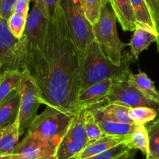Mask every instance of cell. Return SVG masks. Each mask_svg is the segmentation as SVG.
I'll list each match as a JSON object with an SVG mask.
<instances>
[{
  "mask_svg": "<svg viewBox=\"0 0 159 159\" xmlns=\"http://www.w3.org/2000/svg\"><path fill=\"white\" fill-rule=\"evenodd\" d=\"M24 70L39 88L42 105L71 116L79 110L80 56L59 4L50 17L42 39L26 45Z\"/></svg>",
  "mask_w": 159,
  "mask_h": 159,
  "instance_id": "obj_1",
  "label": "cell"
},
{
  "mask_svg": "<svg viewBox=\"0 0 159 159\" xmlns=\"http://www.w3.org/2000/svg\"><path fill=\"white\" fill-rule=\"evenodd\" d=\"M136 59L131 54L123 55L122 63L116 66L105 56L95 40H93L80 59L81 90L108 79L116 80L130 73L129 66Z\"/></svg>",
  "mask_w": 159,
  "mask_h": 159,
  "instance_id": "obj_2",
  "label": "cell"
},
{
  "mask_svg": "<svg viewBox=\"0 0 159 159\" xmlns=\"http://www.w3.org/2000/svg\"><path fill=\"white\" fill-rule=\"evenodd\" d=\"M116 18L109 2L102 6L98 21L92 26L94 40L105 56L116 66H120L123 49L126 44L119 39L116 29Z\"/></svg>",
  "mask_w": 159,
  "mask_h": 159,
  "instance_id": "obj_3",
  "label": "cell"
},
{
  "mask_svg": "<svg viewBox=\"0 0 159 159\" xmlns=\"http://www.w3.org/2000/svg\"><path fill=\"white\" fill-rule=\"evenodd\" d=\"M71 115L46 106L45 111L37 115L27 129V134L50 142L57 148L65 136L71 120Z\"/></svg>",
  "mask_w": 159,
  "mask_h": 159,
  "instance_id": "obj_4",
  "label": "cell"
},
{
  "mask_svg": "<svg viewBox=\"0 0 159 159\" xmlns=\"http://www.w3.org/2000/svg\"><path fill=\"white\" fill-rule=\"evenodd\" d=\"M59 5L81 59L88 45L94 40L92 26L85 17L77 0H61Z\"/></svg>",
  "mask_w": 159,
  "mask_h": 159,
  "instance_id": "obj_5",
  "label": "cell"
},
{
  "mask_svg": "<svg viewBox=\"0 0 159 159\" xmlns=\"http://www.w3.org/2000/svg\"><path fill=\"white\" fill-rule=\"evenodd\" d=\"M26 45L25 37L15 38L9 30L7 20L0 17V67L2 71H24Z\"/></svg>",
  "mask_w": 159,
  "mask_h": 159,
  "instance_id": "obj_6",
  "label": "cell"
},
{
  "mask_svg": "<svg viewBox=\"0 0 159 159\" xmlns=\"http://www.w3.org/2000/svg\"><path fill=\"white\" fill-rule=\"evenodd\" d=\"M16 90L20 96L17 124L20 133L22 134L36 117L38 108L42 105V96L36 83L26 70L23 71L22 77Z\"/></svg>",
  "mask_w": 159,
  "mask_h": 159,
  "instance_id": "obj_7",
  "label": "cell"
},
{
  "mask_svg": "<svg viewBox=\"0 0 159 159\" xmlns=\"http://www.w3.org/2000/svg\"><path fill=\"white\" fill-rule=\"evenodd\" d=\"M130 73L123 77L113 80L112 85L102 105L110 103L117 104L130 108L148 107L154 108L159 114V104L145 97L130 83L128 78Z\"/></svg>",
  "mask_w": 159,
  "mask_h": 159,
  "instance_id": "obj_8",
  "label": "cell"
},
{
  "mask_svg": "<svg viewBox=\"0 0 159 159\" xmlns=\"http://www.w3.org/2000/svg\"><path fill=\"white\" fill-rule=\"evenodd\" d=\"M50 17L51 16L47 12L43 0H34L31 10L27 16L24 33L27 45L36 44L42 39Z\"/></svg>",
  "mask_w": 159,
  "mask_h": 159,
  "instance_id": "obj_9",
  "label": "cell"
},
{
  "mask_svg": "<svg viewBox=\"0 0 159 159\" xmlns=\"http://www.w3.org/2000/svg\"><path fill=\"white\" fill-rule=\"evenodd\" d=\"M56 147L47 140L26 134L15 147L11 159H38L55 156Z\"/></svg>",
  "mask_w": 159,
  "mask_h": 159,
  "instance_id": "obj_10",
  "label": "cell"
},
{
  "mask_svg": "<svg viewBox=\"0 0 159 159\" xmlns=\"http://www.w3.org/2000/svg\"><path fill=\"white\" fill-rule=\"evenodd\" d=\"M112 83L113 80L108 79L81 90L77 98L78 108L80 109L82 107L89 108L96 105H102Z\"/></svg>",
  "mask_w": 159,
  "mask_h": 159,
  "instance_id": "obj_11",
  "label": "cell"
},
{
  "mask_svg": "<svg viewBox=\"0 0 159 159\" xmlns=\"http://www.w3.org/2000/svg\"><path fill=\"white\" fill-rule=\"evenodd\" d=\"M20 96L16 90L13 91L0 104V131L14 124L19 115Z\"/></svg>",
  "mask_w": 159,
  "mask_h": 159,
  "instance_id": "obj_12",
  "label": "cell"
},
{
  "mask_svg": "<svg viewBox=\"0 0 159 159\" xmlns=\"http://www.w3.org/2000/svg\"><path fill=\"white\" fill-rule=\"evenodd\" d=\"M122 29L134 31L137 27L130 0H108Z\"/></svg>",
  "mask_w": 159,
  "mask_h": 159,
  "instance_id": "obj_13",
  "label": "cell"
},
{
  "mask_svg": "<svg viewBox=\"0 0 159 159\" xmlns=\"http://www.w3.org/2000/svg\"><path fill=\"white\" fill-rule=\"evenodd\" d=\"M94 115H98L105 119L121 123L135 125L129 117L131 108L117 104H105L89 108Z\"/></svg>",
  "mask_w": 159,
  "mask_h": 159,
  "instance_id": "obj_14",
  "label": "cell"
},
{
  "mask_svg": "<svg viewBox=\"0 0 159 159\" xmlns=\"http://www.w3.org/2000/svg\"><path fill=\"white\" fill-rule=\"evenodd\" d=\"M128 137H112V136H103L98 140L88 144L74 159H87L97 155L116 145L126 143Z\"/></svg>",
  "mask_w": 159,
  "mask_h": 159,
  "instance_id": "obj_15",
  "label": "cell"
},
{
  "mask_svg": "<svg viewBox=\"0 0 159 159\" xmlns=\"http://www.w3.org/2000/svg\"><path fill=\"white\" fill-rule=\"evenodd\" d=\"M88 108L82 107L71 118L64 137L77 142H88L85 128V116Z\"/></svg>",
  "mask_w": 159,
  "mask_h": 159,
  "instance_id": "obj_16",
  "label": "cell"
},
{
  "mask_svg": "<svg viewBox=\"0 0 159 159\" xmlns=\"http://www.w3.org/2000/svg\"><path fill=\"white\" fill-rule=\"evenodd\" d=\"M153 42H157V35L141 27H137L129 44L130 46L131 55L136 61L138 59L140 52L147 49Z\"/></svg>",
  "mask_w": 159,
  "mask_h": 159,
  "instance_id": "obj_17",
  "label": "cell"
},
{
  "mask_svg": "<svg viewBox=\"0 0 159 159\" xmlns=\"http://www.w3.org/2000/svg\"><path fill=\"white\" fill-rule=\"evenodd\" d=\"M94 116L100 126L103 136L126 137L132 134L135 129L136 125L111 121L98 115H94Z\"/></svg>",
  "mask_w": 159,
  "mask_h": 159,
  "instance_id": "obj_18",
  "label": "cell"
},
{
  "mask_svg": "<svg viewBox=\"0 0 159 159\" xmlns=\"http://www.w3.org/2000/svg\"><path fill=\"white\" fill-rule=\"evenodd\" d=\"M129 80L145 97L159 104V91L156 89L154 82L143 72L140 71L137 74L131 72L129 75Z\"/></svg>",
  "mask_w": 159,
  "mask_h": 159,
  "instance_id": "obj_19",
  "label": "cell"
},
{
  "mask_svg": "<svg viewBox=\"0 0 159 159\" xmlns=\"http://www.w3.org/2000/svg\"><path fill=\"white\" fill-rule=\"evenodd\" d=\"M137 27L145 29L157 36L154 21L145 0H130Z\"/></svg>",
  "mask_w": 159,
  "mask_h": 159,
  "instance_id": "obj_20",
  "label": "cell"
},
{
  "mask_svg": "<svg viewBox=\"0 0 159 159\" xmlns=\"http://www.w3.org/2000/svg\"><path fill=\"white\" fill-rule=\"evenodd\" d=\"M126 144L130 150H139L146 157L149 155V137L145 125H136L133 134L128 137Z\"/></svg>",
  "mask_w": 159,
  "mask_h": 159,
  "instance_id": "obj_21",
  "label": "cell"
},
{
  "mask_svg": "<svg viewBox=\"0 0 159 159\" xmlns=\"http://www.w3.org/2000/svg\"><path fill=\"white\" fill-rule=\"evenodd\" d=\"M22 75L20 70H7L0 75V104L16 89Z\"/></svg>",
  "mask_w": 159,
  "mask_h": 159,
  "instance_id": "obj_22",
  "label": "cell"
},
{
  "mask_svg": "<svg viewBox=\"0 0 159 159\" xmlns=\"http://www.w3.org/2000/svg\"><path fill=\"white\" fill-rule=\"evenodd\" d=\"M89 143L77 142L63 137L56 148L55 157L56 159H74Z\"/></svg>",
  "mask_w": 159,
  "mask_h": 159,
  "instance_id": "obj_23",
  "label": "cell"
},
{
  "mask_svg": "<svg viewBox=\"0 0 159 159\" xmlns=\"http://www.w3.org/2000/svg\"><path fill=\"white\" fill-rule=\"evenodd\" d=\"M20 135L16 120L14 124L6 129L0 138V155L11 154L15 147L19 143L18 141Z\"/></svg>",
  "mask_w": 159,
  "mask_h": 159,
  "instance_id": "obj_24",
  "label": "cell"
},
{
  "mask_svg": "<svg viewBox=\"0 0 159 159\" xmlns=\"http://www.w3.org/2000/svg\"><path fill=\"white\" fill-rule=\"evenodd\" d=\"M85 17L91 26L94 25L100 17L102 7V0H77Z\"/></svg>",
  "mask_w": 159,
  "mask_h": 159,
  "instance_id": "obj_25",
  "label": "cell"
},
{
  "mask_svg": "<svg viewBox=\"0 0 159 159\" xmlns=\"http://www.w3.org/2000/svg\"><path fill=\"white\" fill-rule=\"evenodd\" d=\"M158 115L156 110L148 107H137L129 111V117L135 125H146L154 121Z\"/></svg>",
  "mask_w": 159,
  "mask_h": 159,
  "instance_id": "obj_26",
  "label": "cell"
},
{
  "mask_svg": "<svg viewBox=\"0 0 159 159\" xmlns=\"http://www.w3.org/2000/svg\"><path fill=\"white\" fill-rule=\"evenodd\" d=\"M85 128H86V134L89 144L103 137L95 116L89 108L87 109L86 116H85Z\"/></svg>",
  "mask_w": 159,
  "mask_h": 159,
  "instance_id": "obj_27",
  "label": "cell"
},
{
  "mask_svg": "<svg viewBox=\"0 0 159 159\" xmlns=\"http://www.w3.org/2000/svg\"><path fill=\"white\" fill-rule=\"evenodd\" d=\"M147 129L149 137V155L159 156V115Z\"/></svg>",
  "mask_w": 159,
  "mask_h": 159,
  "instance_id": "obj_28",
  "label": "cell"
},
{
  "mask_svg": "<svg viewBox=\"0 0 159 159\" xmlns=\"http://www.w3.org/2000/svg\"><path fill=\"white\" fill-rule=\"evenodd\" d=\"M27 19L20 15L12 13L7 20V25L12 34L17 39H21L25 30Z\"/></svg>",
  "mask_w": 159,
  "mask_h": 159,
  "instance_id": "obj_29",
  "label": "cell"
},
{
  "mask_svg": "<svg viewBox=\"0 0 159 159\" xmlns=\"http://www.w3.org/2000/svg\"><path fill=\"white\" fill-rule=\"evenodd\" d=\"M128 151H130L129 147L126 144V143H123L87 159H116Z\"/></svg>",
  "mask_w": 159,
  "mask_h": 159,
  "instance_id": "obj_30",
  "label": "cell"
},
{
  "mask_svg": "<svg viewBox=\"0 0 159 159\" xmlns=\"http://www.w3.org/2000/svg\"><path fill=\"white\" fill-rule=\"evenodd\" d=\"M145 2L152 16L154 27L157 34V42L156 45L157 52H159V0H145Z\"/></svg>",
  "mask_w": 159,
  "mask_h": 159,
  "instance_id": "obj_31",
  "label": "cell"
},
{
  "mask_svg": "<svg viewBox=\"0 0 159 159\" xmlns=\"http://www.w3.org/2000/svg\"><path fill=\"white\" fill-rule=\"evenodd\" d=\"M30 0H16L13 8V13L20 15L27 19L30 10Z\"/></svg>",
  "mask_w": 159,
  "mask_h": 159,
  "instance_id": "obj_32",
  "label": "cell"
},
{
  "mask_svg": "<svg viewBox=\"0 0 159 159\" xmlns=\"http://www.w3.org/2000/svg\"><path fill=\"white\" fill-rule=\"evenodd\" d=\"M16 0H0V17L8 20L13 13V8Z\"/></svg>",
  "mask_w": 159,
  "mask_h": 159,
  "instance_id": "obj_33",
  "label": "cell"
},
{
  "mask_svg": "<svg viewBox=\"0 0 159 159\" xmlns=\"http://www.w3.org/2000/svg\"><path fill=\"white\" fill-rule=\"evenodd\" d=\"M61 0H43V2L45 4V7L46 8L47 12L48 13V14L50 15V16H52L53 13H54L55 10H56V7H58V5L59 4Z\"/></svg>",
  "mask_w": 159,
  "mask_h": 159,
  "instance_id": "obj_34",
  "label": "cell"
},
{
  "mask_svg": "<svg viewBox=\"0 0 159 159\" xmlns=\"http://www.w3.org/2000/svg\"><path fill=\"white\" fill-rule=\"evenodd\" d=\"M129 157V151H126V152L123 153V154H121L120 156L117 157L116 159H128Z\"/></svg>",
  "mask_w": 159,
  "mask_h": 159,
  "instance_id": "obj_35",
  "label": "cell"
},
{
  "mask_svg": "<svg viewBox=\"0 0 159 159\" xmlns=\"http://www.w3.org/2000/svg\"><path fill=\"white\" fill-rule=\"evenodd\" d=\"M11 154H6V155H0V159H11Z\"/></svg>",
  "mask_w": 159,
  "mask_h": 159,
  "instance_id": "obj_36",
  "label": "cell"
},
{
  "mask_svg": "<svg viewBox=\"0 0 159 159\" xmlns=\"http://www.w3.org/2000/svg\"><path fill=\"white\" fill-rule=\"evenodd\" d=\"M146 159H159V156H148L146 157Z\"/></svg>",
  "mask_w": 159,
  "mask_h": 159,
  "instance_id": "obj_37",
  "label": "cell"
},
{
  "mask_svg": "<svg viewBox=\"0 0 159 159\" xmlns=\"http://www.w3.org/2000/svg\"><path fill=\"white\" fill-rule=\"evenodd\" d=\"M38 159H56L55 156H52V157H42V158H38Z\"/></svg>",
  "mask_w": 159,
  "mask_h": 159,
  "instance_id": "obj_38",
  "label": "cell"
},
{
  "mask_svg": "<svg viewBox=\"0 0 159 159\" xmlns=\"http://www.w3.org/2000/svg\"><path fill=\"white\" fill-rule=\"evenodd\" d=\"M6 129H3V130H1V131H0V138L2 137V135H3V134H4V132H5Z\"/></svg>",
  "mask_w": 159,
  "mask_h": 159,
  "instance_id": "obj_39",
  "label": "cell"
},
{
  "mask_svg": "<svg viewBox=\"0 0 159 159\" xmlns=\"http://www.w3.org/2000/svg\"><path fill=\"white\" fill-rule=\"evenodd\" d=\"M102 6L105 5V4L108 3V0H102Z\"/></svg>",
  "mask_w": 159,
  "mask_h": 159,
  "instance_id": "obj_40",
  "label": "cell"
},
{
  "mask_svg": "<svg viewBox=\"0 0 159 159\" xmlns=\"http://www.w3.org/2000/svg\"><path fill=\"white\" fill-rule=\"evenodd\" d=\"M2 72H3V71H2V69H1V67H0V75L2 74Z\"/></svg>",
  "mask_w": 159,
  "mask_h": 159,
  "instance_id": "obj_41",
  "label": "cell"
},
{
  "mask_svg": "<svg viewBox=\"0 0 159 159\" xmlns=\"http://www.w3.org/2000/svg\"><path fill=\"white\" fill-rule=\"evenodd\" d=\"M30 2H33L34 1V0H30Z\"/></svg>",
  "mask_w": 159,
  "mask_h": 159,
  "instance_id": "obj_42",
  "label": "cell"
}]
</instances>
